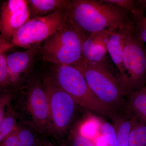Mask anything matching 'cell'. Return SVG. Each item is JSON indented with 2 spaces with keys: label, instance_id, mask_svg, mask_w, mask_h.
<instances>
[{
  "label": "cell",
  "instance_id": "cell-1",
  "mask_svg": "<svg viewBox=\"0 0 146 146\" xmlns=\"http://www.w3.org/2000/svg\"><path fill=\"white\" fill-rule=\"evenodd\" d=\"M67 22L86 36L112 32L135 26L133 15L104 0H72L67 7Z\"/></svg>",
  "mask_w": 146,
  "mask_h": 146
},
{
  "label": "cell",
  "instance_id": "cell-2",
  "mask_svg": "<svg viewBox=\"0 0 146 146\" xmlns=\"http://www.w3.org/2000/svg\"><path fill=\"white\" fill-rule=\"evenodd\" d=\"M39 74L44 81L54 84L69 94L80 106L110 118L109 109L94 94L82 74L69 65L50 63Z\"/></svg>",
  "mask_w": 146,
  "mask_h": 146
},
{
  "label": "cell",
  "instance_id": "cell-3",
  "mask_svg": "<svg viewBox=\"0 0 146 146\" xmlns=\"http://www.w3.org/2000/svg\"><path fill=\"white\" fill-rule=\"evenodd\" d=\"M13 91V106L20 113L19 120L32 126L41 135H47L48 102L40 74L33 72Z\"/></svg>",
  "mask_w": 146,
  "mask_h": 146
},
{
  "label": "cell",
  "instance_id": "cell-4",
  "mask_svg": "<svg viewBox=\"0 0 146 146\" xmlns=\"http://www.w3.org/2000/svg\"><path fill=\"white\" fill-rule=\"evenodd\" d=\"M83 75L92 91L109 109L110 114L125 112L129 93L122 79L102 66L82 61L73 66Z\"/></svg>",
  "mask_w": 146,
  "mask_h": 146
},
{
  "label": "cell",
  "instance_id": "cell-5",
  "mask_svg": "<svg viewBox=\"0 0 146 146\" xmlns=\"http://www.w3.org/2000/svg\"><path fill=\"white\" fill-rule=\"evenodd\" d=\"M88 36L68 23L40 44L36 56L46 63L76 66L83 61L82 46Z\"/></svg>",
  "mask_w": 146,
  "mask_h": 146
},
{
  "label": "cell",
  "instance_id": "cell-6",
  "mask_svg": "<svg viewBox=\"0 0 146 146\" xmlns=\"http://www.w3.org/2000/svg\"><path fill=\"white\" fill-rule=\"evenodd\" d=\"M42 80L48 102L47 135L54 138L61 146L74 127L73 122L79 105L65 91Z\"/></svg>",
  "mask_w": 146,
  "mask_h": 146
},
{
  "label": "cell",
  "instance_id": "cell-7",
  "mask_svg": "<svg viewBox=\"0 0 146 146\" xmlns=\"http://www.w3.org/2000/svg\"><path fill=\"white\" fill-rule=\"evenodd\" d=\"M67 7L29 20L13 35L11 44L28 49L41 44L67 25Z\"/></svg>",
  "mask_w": 146,
  "mask_h": 146
},
{
  "label": "cell",
  "instance_id": "cell-8",
  "mask_svg": "<svg viewBox=\"0 0 146 146\" xmlns=\"http://www.w3.org/2000/svg\"><path fill=\"white\" fill-rule=\"evenodd\" d=\"M144 43L135 26L128 33L123 57L129 92L146 86V52Z\"/></svg>",
  "mask_w": 146,
  "mask_h": 146
},
{
  "label": "cell",
  "instance_id": "cell-9",
  "mask_svg": "<svg viewBox=\"0 0 146 146\" xmlns=\"http://www.w3.org/2000/svg\"><path fill=\"white\" fill-rule=\"evenodd\" d=\"M30 19L28 1L9 0L1 7V36L11 43L17 31Z\"/></svg>",
  "mask_w": 146,
  "mask_h": 146
},
{
  "label": "cell",
  "instance_id": "cell-10",
  "mask_svg": "<svg viewBox=\"0 0 146 146\" xmlns=\"http://www.w3.org/2000/svg\"><path fill=\"white\" fill-rule=\"evenodd\" d=\"M40 44L28 49L25 51L12 53L7 56L11 90L18 88L33 72V66Z\"/></svg>",
  "mask_w": 146,
  "mask_h": 146
},
{
  "label": "cell",
  "instance_id": "cell-11",
  "mask_svg": "<svg viewBox=\"0 0 146 146\" xmlns=\"http://www.w3.org/2000/svg\"><path fill=\"white\" fill-rule=\"evenodd\" d=\"M112 33L98 32L89 35L82 46L83 61L102 66L113 73L107 57L108 43Z\"/></svg>",
  "mask_w": 146,
  "mask_h": 146
},
{
  "label": "cell",
  "instance_id": "cell-12",
  "mask_svg": "<svg viewBox=\"0 0 146 146\" xmlns=\"http://www.w3.org/2000/svg\"><path fill=\"white\" fill-rule=\"evenodd\" d=\"M133 27L119 29L114 31L110 35L108 43V51L127 87V77L124 66L123 57L128 33Z\"/></svg>",
  "mask_w": 146,
  "mask_h": 146
},
{
  "label": "cell",
  "instance_id": "cell-13",
  "mask_svg": "<svg viewBox=\"0 0 146 146\" xmlns=\"http://www.w3.org/2000/svg\"><path fill=\"white\" fill-rule=\"evenodd\" d=\"M125 112L131 118L146 125V86L127 94Z\"/></svg>",
  "mask_w": 146,
  "mask_h": 146
},
{
  "label": "cell",
  "instance_id": "cell-14",
  "mask_svg": "<svg viewBox=\"0 0 146 146\" xmlns=\"http://www.w3.org/2000/svg\"><path fill=\"white\" fill-rule=\"evenodd\" d=\"M117 133L118 146H129V137L134 119L125 112H114L110 117Z\"/></svg>",
  "mask_w": 146,
  "mask_h": 146
},
{
  "label": "cell",
  "instance_id": "cell-15",
  "mask_svg": "<svg viewBox=\"0 0 146 146\" xmlns=\"http://www.w3.org/2000/svg\"><path fill=\"white\" fill-rule=\"evenodd\" d=\"M28 1L30 19L42 17L56 11L66 8L70 0H29Z\"/></svg>",
  "mask_w": 146,
  "mask_h": 146
},
{
  "label": "cell",
  "instance_id": "cell-16",
  "mask_svg": "<svg viewBox=\"0 0 146 146\" xmlns=\"http://www.w3.org/2000/svg\"><path fill=\"white\" fill-rule=\"evenodd\" d=\"M20 117V113L11 104L0 121V143L16 130Z\"/></svg>",
  "mask_w": 146,
  "mask_h": 146
},
{
  "label": "cell",
  "instance_id": "cell-17",
  "mask_svg": "<svg viewBox=\"0 0 146 146\" xmlns=\"http://www.w3.org/2000/svg\"><path fill=\"white\" fill-rule=\"evenodd\" d=\"M16 132L25 146H38L42 138V135L35 128L21 120H19Z\"/></svg>",
  "mask_w": 146,
  "mask_h": 146
},
{
  "label": "cell",
  "instance_id": "cell-18",
  "mask_svg": "<svg viewBox=\"0 0 146 146\" xmlns=\"http://www.w3.org/2000/svg\"><path fill=\"white\" fill-rule=\"evenodd\" d=\"M102 119L95 116H90L78 123L80 133L93 141L100 133Z\"/></svg>",
  "mask_w": 146,
  "mask_h": 146
},
{
  "label": "cell",
  "instance_id": "cell-19",
  "mask_svg": "<svg viewBox=\"0 0 146 146\" xmlns=\"http://www.w3.org/2000/svg\"><path fill=\"white\" fill-rule=\"evenodd\" d=\"M129 146H146V125L135 119L129 137Z\"/></svg>",
  "mask_w": 146,
  "mask_h": 146
},
{
  "label": "cell",
  "instance_id": "cell-20",
  "mask_svg": "<svg viewBox=\"0 0 146 146\" xmlns=\"http://www.w3.org/2000/svg\"><path fill=\"white\" fill-rule=\"evenodd\" d=\"M62 146H95L94 142L80 134L77 123L73 127Z\"/></svg>",
  "mask_w": 146,
  "mask_h": 146
},
{
  "label": "cell",
  "instance_id": "cell-21",
  "mask_svg": "<svg viewBox=\"0 0 146 146\" xmlns=\"http://www.w3.org/2000/svg\"><path fill=\"white\" fill-rule=\"evenodd\" d=\"M100 133L106 139L109 146H118L117 133L113 124L102 120Z\"/></svg>",
  "mask_w": 146,
  "mask_h": 146
},
{
  "label": "cell",
  "instance_id": "cell-22",
  "mask_svg": "<svg viewBox=\"0 0 146 146\" xmlns=\"http://www.w3.org/2000/svg\"><path fill=\"white\" fill-rule=\"evenodd\" d=\"M0 85L1 91L9 90L10 83L7 70V56L4 53H0Z\"/></svg>",
  "mask_w": 146,
  "mask_h": 146
},
{
  "label": "cell",
  "instance_id": "cell-23",
  "mask_svg": "<svg viewBox=\"0 0 146 146\" xmlns=\"http://www.w3.org/2000/svg\"><path fill=\"white\" fill-rule=\"evenodd\" d=\"M14 98L13 91L11 90L2 91L0 97V121L2 120L6 112L11 105Z\"/></svg>",
  "mask_w": 146,
  "mask_h": 146
},
{
  "label": "cell",
  "instance_id": "cell-24",
  "mask_svg": "<svg viewBox=\"0 0 146 146\" xmlns=\"http://www.w3.org/2000/svg\"><path fill=\"white\" fill-rule=\"evenodd\" d=\"M106 2L113 4L129 12L133 16L137 15L135 0H104Z\"/></svg>",
  "mask_w": 146,
  "mask_h": 146
},
{
  "label": "cell",
  "instance_id": "cell-25",
  "mask_svg": "<svg viewBox=\"0 0 146 146\" xmlns=\"http://www.w3.org/2000/svg\"><path fill=\"white\" fill-rule=\"evenodd\" d=\"M135 26L141 39L146 43V15L138 14L133 16Z\"/></svg>",
  "mask_w": 146,
  "mask_h": 146
},
{
  "label": "cell",
  "instance_id": "cell-26",
  "mask_svg": "<svg viewBox=\"0 0 146 146\" xmlns=\"http://www.w3.org/2000/svg\"><path fill=\"white\" fill-rule=\"evenodd\" d=\"M0 146H25L19 140L16 130L6 137L1 143Z\"/></svg>",
  "mask_w": 146,
  "mask_h": 146
},
{
  "label": "cell",
  "instance_id": "cell-27",
  "mask_svg": "<svg viewBox=\"0 0 146 146\" xmlns=\"http://www.w3.org/2000/svg\"><path fill=\"white\" fill-rule=\"evenodd\" d=\"M93 141L95 146H109L106 139L101 133Z\"/></svg>",
  "mask_w": 146,
  "mask_h": 146
},
{
  "label": "cell",
  "instance_id": "cell-28",
  "mask_svg": "<svg viewBox=\"0 0 146 146\" xmlns=\"http://www.w3.org/2000/svg\"><path fill=\"white\" fill-rule=\"evenodd\" d=\"M1 40V48H0V53H4L7 50L9 49L10 48L14 46L11 44V43H9L3 39V37L0 38Z\"/></svg>",
  "mask_w": 146,
  "mask_h": 146
},
{
  "label": "cell",
  "instance_id": "cell-29",
  "mask_svg": "<svg viewBox=\"0 0 146 146\" xmlns=\"http://www.w3.org/2000/svg\"></svg>",
  "mask_w": 146,
  "mask_h": 146
}]
</instances>
